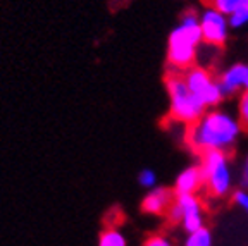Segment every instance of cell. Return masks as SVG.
Instances as JSON below:
<instances>
[{
  "instance_id": "11",
  "label": "cell",
  "mask_w": 248,
  "mask_h": 246,
  "mask_svg": "<svg viewBox=\"0 0 248 246\" xmlns=\"http://www.w3.org/2000/svg\"><path fill=\"white\" fill-rule=\"evenodd\" d=\"M98 246H128L126 236L114 227H108L98 238Z\"/></svg>"
},
{
  "instance_id": "2",
  "label": "cell",
  "mask_w": 248,
  "mask_h": 246,
  "mask_svg": "<svg viewBox=\"0 0 248 246\" xmlns=\"http://www.w3.org/2000/svg\"><path fill=\"white\" fill-rule=\"evenodd\" d=\"M203 42L200 28V15L193 11L185 12L179 24L170 31L167 40V62L174 71L193 67L198 46Z\"/></svg>"
},
{
  "instance_id": "7",
  "label": "cell",
  "mask_w": 248,
  "mask_h": 246,
  "mask_svg": "<svg viewBox=\"0 0 248 246\" xmlns=\"http://www.w3.org/2000/svg\"><path fill=\"white\" fill-rule=\"evenodd\" d=\"M200 28H202V36L203 42L210 46H222L228 40V30L229 19L228 15L221 14L214 7H209L202 12L200 15Z\"/></svg>"
},
{
  "instance_id": "15",
  "label": "cell",
  "mask_w": 248,
  "mask_h": 246,
  "mask_svg": "<svg viewBox=\"0 0 248 246\" xmlns=\"http://www.w3.org/2000/svg\"><path fill=\"white\" fill-rule=\"evenodd\" d=\"M238 121L243 129H248V92L241 93L238 102Z\"/></svg>"
},
{
  "instance_id": "8",
  "label": "cell",
  "mask_w": 248,
  "mask_h": 246,
  "mask_svg": "<svg viewBox=\"0 0 248 246\" xmlns=\"http://www.w3.org/2000/svg\"><path fill=\"white\" fill-rule=\"evenodd\" d=\"M222 95L229 96L240 90L248 92V64H234L219 76L217 79Z\"/></svg>"
},
{
  "instance_id": "3",
  "label": "cell",
  "mask_w": 248,
  "mask_h": 246,
  "mask_svg": "<svg viewBox=\"0 0 248 246\" xmlns=\"http://www.w3.org/2000/svg\"><path fill=\"white\" fill-rule=\"evenodd\" d=\"M167 93H169L170 117L183 124H195L205 114V105L191 93L185 81V76L172 73L166 79Z\"/></svg>"
},
{
  "instance_id": "5",
  "label": "cell",
  "mask_w": 248,
  "mask_h": 246,
  "mask_svg": "<svg viewBox=\"0 0 248 246\" xmlns=\"http://www.w3.org/2000/svg\"><path fill=\"white\" fill-rule=\"evenodd\" d=\"M183 76H185L186 85L191 90V93H193L207 108L219 105L222 98H224L221 88H219V83L214 79L212 74H210L205 67L193 65L190 69H186V73L183 74Z\"/></svg>"
},
{
  "instance_id": "14",
  "label": "cell",
  "mask_w": 248,
  "mask_h": 246,
  "mask_svg": "<svg viewBox=\"0 0 248 246\" xmlns=\"http://www.w3.org/2000/svg\"><path fill=\"white\" fill-rule=\"evenodd\" d=\"M243 0H210V7H214L216 11H219L224 15H231L241 5Z\"/></svg>"
},
{
  "instance_id": "9",
  "label": "cell",
  "mask_w": 248,
  "mask_h": 246,
  "mask_svg": "<svg viewBox=\"0 0 248 246\" xmlns=\"http://www.w3.org/2000/svg\"><path fill=\"white\" fill-rule=\"evenodd\" d=\"M203 184H205V177H203L202 167L200 166L186 167L176 177L174 193L176 195H195Z\"/></svg>"
},
{
  "instance_id": "6",
  "label": "cell",
  "mask_w": 248,
  "mask_h": 246,
  "mask_svg": "<svg viewBox=\"0 0 248 246\" xmlns=\"http://www.w3.org/2000/svg\"><path fill=\"white\" fill-rule=\"evenodd\" d=\"M170 222H179L188 234L202 229L203 226V214L202 203L195 195H176L174 201L167 210Z\"/></svg>"
},
{
  "instance_id": "10",
  "label": "cell",
  "mask_w": 248,
  "mask_h": 246,
  "mask_svg": "<svg viewBox=\"0 0 248 246\" xmlns=\"http://www.w3.org/2000/svg\"><path fill=\"white\" fill-rule=\"evenodd\" d=\"M174 201V195L167 188H154L150 193L141 201V210L145 214H152V215H160L164 212L169 210V207Z\"/></svg>"
},
{
  "instance_id": "1",
  "label": "cell",
  "mask_w": 248,
  "mask_h": 246,
  "mask_svg": "<svg viewBox=\"0 0 248 246\" xmlns=\"http://www.w3.org/2000/svg\"><path fill=\"white\" fill-rule=\"evenodd\" d=\"M241 124L236 117L224 110L205 112L195 124H191L188 133V143L197 152H226L234 145L241 133Z\"/></svg>"
},
{
  "instance_id": "17",
  "label": "cell",
  "mask_w": 248,
  "mask_h": 246,
  "mask_svg": "<svg viewBox=\"0 0 248 246\" xmlns=\"http://www.w3.org/2000/svg\"><path fill=\"white\" fill-rule=\"evenodd\" d=\"M143 246H170V241L166 236H152L145 241Z\"/></svg>"
},
{
  "instance_id": "19",
  "label": "cell",
  "mask_w": 248,
  "mask_h": 246,
  "mask_svg": "<svg viewBox=\"0 0 248 246\" xmlns=\"http://www.w3.org/2000/svg\"><path fill=\"white\" fill-rule=\"evenodd\" d=\"M241 183H243V186H247V188H248V157H247V160H245V164H243V172H241Z\"/></svg>"
},
{
  "instance_id": "13",
  "label": "cell",
  "mask_w": 248,
  "mask_h": 246,
  "mask_svg": "<svg viewBox=\"0 0 248 246\" xmlns=\"http://www.w3.org/2000/svg\"><path fill=\"white\" fill-rule=\"evenodd\" d=\"M228 19H229V26L234 28V30L243 28L245 24H248V0H243L240 7L232 12Z\"/></svg>"
},
{
  "instance_id": "4",
  "label": "cell",
  "mask_w": 248,
  "mask_h": 246,
  "mask_svg": "<svg viewBox=\"0 0 248 246\" xmlns=\"http://www.w3.org/2000/svg\"><path fill=\"white\" fill-rule=\"evenodd\" d=\"M200 167L205 177V186L214 196H224L231 189V170L226 152L212 150L202 154Z\"/></svg>"
},
{
  "instance_id": "18",
  "label": "cell",
  "mask_w": 248,
  "mask_h": 246,
  "mask_svg": "<svg viewBox=\"0 0 248 246\" xmlns=\"http://www.w3.org/2000/svg\"><path fill=\"white\" fill-rule=\"evenodd\" d=\"M234 203L240 205V207L245 208V210H248V193L243 191V189L234 193Z\"/></svg>"
},
{
  "instance_id": "12",
  "label": "cell",
  "mask_w": 248,
  "mask_h": 246,
  "mask_svg": "<svg viewBox=\"0 0 248 246\" xmlns=\"http://www.w3.org/2000/svg\"><path fill=\"white\" fill-rule=\"evenodd\" d=\"M185 246H212V234L207 227H202L186 236Z\"/></svg>"
},
{
  "instance_id": "16",
  "label": "cell",
  "mask_w": 248,
  "mask_h": 246,
  "mask_svg": "<svg viewBox=\"0 0 248 246\" xmlns=\"http://www.w3.org/2000/svg\"><path fill=\"white\" fill-rule=\"evenodd\" d=\"M138 183H140V186H143V188L154 189L155 184H157V174H155L152 169L140 170V174H138Z\"/></svg>"
}]
</instances>
